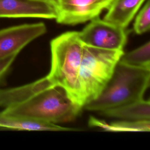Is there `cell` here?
Wrapping results in <instances>:
<instances>
[{
  "instance_id": "5bb4252c",
  "label": "cell",
  "mask_w": 150,
  "mask_h": 150,
  "mask_svg": "<svg viewBox=\"0 0 150 150\" xmlns=\"http://www.w3.org/2000/svg\"><path fill=\"white\" fill-rule=\"evenodd\" d=\"M134 30L138 35L146 32L150 28V0H147L137 15L134 23Z\"/></svg>"
},
{
  "instance_id": "ba28073f",
  "label": "cell",
  "mask_w": 150,
  "mask_h": 150,
  "mask_svg": "<svg viewBox=\"0 0 150 150\" xmlns=\"http://www.w3.org/2000/svg\"><path fill=\"white\" fill-rule=\"evenodd\" d=\"M0 18L55 19L53 0H0Z\"/></svg>"
},
{
  "instance_id": "52a82bcc",
  "label": "cell",
  "mask_w": 150,
  "mask_h": 150,
  "mask_svg": "<svg viewBox=\"0 0 150 150\" xmlns=\"http://www.w3.org/2000/svg\"><path fill=\"white\" fill-rule=\"evenodd\" d=\"M46 32L43 22L26 23L0 29V60L16 56L30 42Z\"/></svg>"
},
{
  "instance_id": "7c38bea8",
  "label": "cell",
  "mask_w": 150,
  "mask_h": 150,
  "mask_svg": "<svg viewBox=\"0 0 150 150\" xmlns=\"http://www.w3.org/2000/svg\"><path fill=\"white\" fill-rule=\"evenodd\" d=\"M91 127H99L109 131H149L150 120H124L108 124L91 117L88 120Z\"/></svg>"
},
{
  "instance_id": "277c9868",
  "label": "cell",
  "mask_w": 150,
  "mask_h": 150,
  "mask_svg": "<svg viewBox=\"0 0 150 150\" xmlns=\"http://www.w3.org/2000/svg\"><path fill=\"white\" fill-rule=\"evenodd\" d=\"M50 50L51 68L46 76L53 84L64 88L77 104V79L83 52L79 32H66L54 38Z\"/></svg>"
},
{
  "instance_id": "8992f818",
  "label": "cell",
  "mask_w": 150,
  "mask_h": 150,
  "mask_svg": "<svg viewBox=\"0 0 150 150\" xmlns=\"http://www.w3.org/2000/svg\"><path fill=\"white\" fill-rule=\"evenodd\" d=\"M112 0H53L57 23L74 25L98 17Z\"/></svg>"
},
{
  "instance_id": "3957f363",
  "label": "cell",
  "mask_w": 150,
  "mask_h": 150,
  "mask_svg": "<svg viewBox=\"0 0 150 150\" xmlns=\"http://www.w3.org/2000/svg\"><path fill=\"white\" fill-rule=\"evenodd\" d=\"M123 50H108L83 44L77 79V103L81 107L95 99L110 79Z\"/></svg>"
},
{
  "instance_id": "9c48e42d",
  "label": "cell",
  "mask_w": 150,
  "mask_h": 150,
  "mask_svg": "<svg viewBox=\"0 0 150 150\" xmlns=\"http://www.w3.org/2000/svg\"><path fill=\"white\" fill-rule=\"evenodd\" d=\"M0 129L27 131H74L56 124L35 120L0 111Z\"/></svg>"
},
{
  "instance_id": "7a4b0ae2",
  "label": "cell",
  "mask_w": 150,
  "mask_h": 150,
  "mask_svg": "<svg viewBox=\"0 0 150 150\" xmlns=\"http://www.w3.org/2000/svg\"><path fill=\"white\" fill-rule=\"evenodd\" d=\"M149 80L150 69L133 67L120 60L99 96L83 108L102 111L141 100L149 86Z\"/></svg>"
},
{
  "instance_id": "4fadbf2b",
  "label": "cell",
  "mask_w": 150,
  "mask_h": 150,
  "mask_svg": "<svg viewBox=\"0 0 150 150\" xmlns=\"http://www.w3.org/2000/svg\"><path fill=\"white\" fill-rule=\"evenodd\" d=\"M150 42L122 56L120 60L131 66L150 69Z\"/></svg>"
},
{
  "instance_id": "30bf717a",
  "label": "cell",
  "mask_w": 150,
  "mask_h": 150,
  "mask_svg": "<svg viewBox=\"0 0 150 150\" xmlns=\"http://www.w3.org/2000/svg\"><path fill=\"white\" fill-rule=\"evenodd\" d=\"M145 0H112L104 20L126 29Z\"/></svg>"
},
{
  "instance_id": "5b68a950",
  "label": "cell",
  "mask_w": 150,
  "mask_h": 150,
  "mask_svg": "<svg viewBox=\"0 0 150 150\" xmlns=\"http://www.w3.org/2000/svg\"><path fill=\"white\" fill-rule=\"evenodd\" d=\"M79 37L83 44L108 50H123L127 40V31L97 17L80 32Z\"/></svg>"
},
{
  "instance_id": "8fae6325",
  "label": "cell",
  "mask_w": 150,
  "mask_h": 150,
  "mask_svg": "<svg viewBox=\"0 0 150 150\" xmlns=\"http://www.w3.org/2000/svg\"><path fill=\"white\" fill-rule=\"evenodd\" d=\"M100 112L105 116L124 120H150V103L142 98Z\"/></svg>"
},
{
  "instance_id": "6da1fadb",
  "label": "cell",
  "mask_w": 150,
  "mask_h": 150,
  "mask_svg": "<svg viewBox=\"0 0 150 150\" xmlns=\"http://www.w3.org/2000/svg\"><path fill=\"white\" fill-rule=\"evenodd\" d=\"M0 107L10 114L56 124L74 120L82 108L47 76L23 86L0 88Z\"/></svg>"
},
{
  "instance_id": "9a60e30c",
  "label": "cell",
  "mask_w": 150,
  "mask_h": 150,
  "mask_svg": "<svg viewBox=\"0 0 150 150\" xmlns=\"http://www.w3.org/2000/svg\"><path fill=\"white\" fill-rule=\"evenodd\" d=\"M16 57V56H14L0 60V86L5 83Z\"/></svg>"
}]
</instances>
